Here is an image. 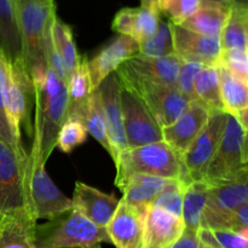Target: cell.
I'll use <instances>...</instances> for the list:
<instances>
[{
  "instance_id": "29",
  "label": "cell",
  "mask_w": 248,
  "mask_h": 248,
  "mask_svg": "<svg viewBox=\"0 0 248 248\" xmlns=\"http://www.w3.org/2000/svg\"><path fill=\"white\" fill-rule=\"evenodd\" d=\"M51 39H52L53 47L61 56L65 68H67L68 74L70 75V73L75 69L79 63L81 56L78 53L72 28L63 21H61L57 15L51 24Z\"/></svg>"
},
{
  "instance_id": "42",
  "label": "cell",
  "mask_w": 248,
  "mask_h": 248,
  "mask_svg": "<svg viewBox=\"0 0 248 248\" xmlns=\"http://www.w3.org/2000/svg\"><path fill=\"white\" fill-rule=\"evenodd\" d=\"M200 244L201 240L199 232L184 228L182 235L172 245L171 248H199L200 247Z\"/></svg>"
},
{
  "instance_id": "28",
  "label": "cell",
  "mask_w": 248,
  "mask_h": 248,
  "mask_svg": "<svg viewBox=\"0 0 248 248\" xmlns=\"http://www.w3.org/2000/svg\"><path fill=\"white\" fill-rule=\"evenodd\" d=\"M82 123H84L87 133L91 135L108 152V154L113 159L114 152L113 148H111L110 140H109L108 132H107L106 119H104L103 109H102L101 99H99V94L97 90H93L89 102H87Z\"/></svg>"
},
{
  "instance_id": "38",
  "label": "cell",
  "mask_w": 248,
  "mask_h": 248,
  "mask_svg": "<svg viewBox=\"0 0 248 248\" xmlns=\"http://www.w3.org/2000/svg\"><path fill=\"white\" fill-rule=\"evenodd\" d=\"M205 67L206 65L200 64V63L186 62V61L182 62L176 87L190 102L196 99L195 90H194L195 89V82Z\"/></svg>"
},
{
  "instance_id": "48",
  "label": "cell",
  "mask_w": 248,
  "mask_h": 248,
  "mask_svg": "<svg viewBox=\"0 0 248 248\" xmlns=\"http://www.w3.org/2000/svg\"><path fill=\"white\" fill-rule=\"evenodd\" d=\"M199 248H216V247L208 246V245H205V244H202V242H201V244H200V247H199Z\"/></svg>"
},
{
  "instance_id": "10",
  "label": "cell",
  "mask_w": 248,
  "mask_h": 248,
  "mask_svg": "<svg viewBox=\"0 0 248 248\" xmlns=\"http://www.w3.org/2000/svg\"><path fill=\"white\" fill-rule=\"evenodd\" d=\"M228 113L211 110L205 127L182 156L186 173L190 182L202 181L208 164L215 156L225 130Z\"/></svg>"
},
{
  "instance_id": "50",
  "label": "cell",
  "mask_w": 248,
  "mask_h": 248,
  "mask_svg": "<svg viewBox=\"0 0 248 248\" xmlns=\"http://www.w3.org/2000/svg\"><path fill=\"white\" fill-rule=\"evenodd\" d=\"M1 217H2V216H0V219H1Z\"/></svg>"
},
{
  "instance_id": "2",
  "label": "cell",
  "mask_w": 248,
  "mask_h": 248,
  "mask_svg": "<svg viewBox=\"0 0 248 248\" xmlns=\"http://www.w3.org/2000/svg\"><path fill=\"white\" fill-rule=\"evenodd\" d=\"M36 248H98L111 244L106 228L93 224L74 208L34 230Z\"/></svg>"
},
{
  "instance_id": "27",
  "label": "cell",
  "mask_w": 248,
  "mask_h": 248,
  "mask_svg": "<svg viewBox=\"0 0 248 248\" xmlns=\"http://www.w3.org/2000/svg\"><path fill=\"white\" fill-rule=\"evenodd\" d=\"M248 10L232 6L222 34V50H247Z\"/></svg>"
},
{
  "instance_id": "24",
  "label": "cell",
  "mask_w": 248,
  "mask_h": 248,
  "mask_svg": "<svg viewBox=\"0 0 248 248\" xmlns=\"http://www.w3.org/2000/svg\"><path fill=\"white\" fill-rule=\"evenodd\" d=\"M0 50L11 63L23 61L15 0H0Z\"/></svg>"
},
{
  "instance_id": "41",
  "label": "cell",
  "mask_w": 248,
  "mask_h": 248,
  "mask_svg": "<svg viewBox=\"0 0 248 248\" xmlns=\"http://www.w3.org/2000/svg\"><path fill=\"white\" fill-rule=\"evenodd\" d=\"M248 229V203L242 206L239 210L235 211L229 219L227 220L224 225V229L222 230H232V232H236L239 229Z\"/></svg>"
},
{
  "instance_id": "16",
  "label": "cell",
  "mask_w": 248,
  "mask_h": 248,
  "mask_svg": "<svg viewBox=\"0 0 248 248\" xmlns=\"http://www.w3.org/2000/svg\"><path fill=\"white\" fill-rule=\"evenodd\" d=\"M148 210L133 207L120 201L107 232L115 248H143L144 222Z\"/></svg>"
},
{
  "instance_id": "52",
  "label": "cell",
  "mask_w": 248,
  "mask_h": 248,
  "mask_svg": "<svg viewBox=\"0 0 248 248\" xmlns=\"http://www.w3.org/2000/svg\"><path fill=\"white\" fill-rule=\"evenodd\" d=\"M247 84H248V81H247Z\"/></svg>"
},
{
  "instance_id": "14",
  "label": "cell",
  "mask_w": 248,
  "mask_h": 248,
  "mask_svg": "<svg viewBox=\"0 0 248 248\" xmlns=\"http://www.w3.org/2000/svg\"><path fill=\"white\" fill-rule=\"evenodd\" d=\"M211 110L199 99L191 101L188 108L172 125L162 128V138L179 156H183L191 143L205 127Z\"/></svg>"
},
{
  "instance_id": "22",
  "label": "cell",
  "mask_w": 248,
  "mask_h": 248,
  "mask_svg": "<svg viewBox=\"0 0 248 248\" xmlns=\"http://www.w3.org/2000/svg\"><path fill=\"white\" fill-rule=\"evenodd\" d=\"M67 91L68 108L65 116L67 119H78L82 121L87 102L93 92L87 68V58L84 56H81L75 69L70 73L67 82Z\"/></svg>"
},
{
  "instance_id": "1",
  "label": "cell",
  "mask_w": 248,
  "mask_h": 248,
  "mask_svg": "<svg viewBox=\"0 0 248 248\" xmlns=\"http://www.w3.org/2000/svg\"><path fill=\"white\" fill-rule=\"evenodd\" d=\"M115 166L118 188L135 174L178 179L186 186L191 183L182 164V157L164 140L126 149L119 155Z\"/></svg>"
},
{
  "instance_id": "23",
  "label": "cell",
  "mask_w": 248,
  "mask_h": 248,
  "mask_svg": "<svg viewBox=\"0 0 248 248\" xmlns=\"http://www.w3.org/2000/svg\"><path fill=\"white\" fill-rule=\"evenodd\" d=\"M230 9L232 6L218 2L202 1L200 9L179 26L201 35L220 38L223 28L229 17Z\"/></svg>"
},
{
  "instance_id": "47",
  "label": "cell",
  "mask_w": 248,
  "mask_h": 248,
  "mask_svg": "<svg viewBox=\"0 0 248 248\" xmlns=\"http://www.w3.org/2000/svg\"><path fill=\"white\" fill-rule=\"evenodd\" d=\"M140 2H142V5H148V6H153V5L157 6L156 0H140Z\"/></svg>"
},
{
  "instance_id": "18",
  "label": "cell",
  "mask_w": 248,
  "mask_h": 248,
  "mask_svg": "<svg viewBox=\"0 0 248 248\" xmlns=\"http://www.w3.org/2000/svg\"><path fill=\"white\" fill-rule=\"evenodd\" d=\"M183 230L182 218L150 206L145 216L143 248H171Z\"/></svg>"
},
{
  "instance_id": "7",
  "label": "cell",
  "mask_w": 248,
  "mask_h": 248,
  "mask_svg": "<svg viewBox=\"0 0 248 248\" xmlns=\"http://www.w3.org/2000/svg\"><path fill=\"white\" fill-rule=\"evenodd\" d=\"M34 87L23 61L11 63L6 58L4 68V97L7 120L15 138L22 143L21 127L31 133V97Z\"/></svg>"
},
{
  "instance_id": "12",
  "label": "cell",
  "mask_w": 248,
  "mask_h": 248,
  "mask_svg": "<svg viewBox=\"0 0 248 248\" xmlns=\"http://www.w3.org/2000/svg\"><path fill=\"white\" fill-rule=\"evenodd\" d=\"M140 53V44L126 35H118L102 46L91 60H87L92 89L96 90L101 82L116 72L119 67L133 56Z\"/></svg>"
},
{
  "instance_id": "17",
  "label": "cell",
  "mask_w": 248,
  "mask_h": 248,
  "mask_svg": "<svg viewBox=\"0 0 248 248\" xmlns=\"http://www.w3.org/2000/svg\"><path fill=\"white\" fill-rule=\"evenodd\" d=\"M72 201L75 211L101 228H107L120 203L114 195L102 193L81 182L75 183Z\"/></svg>"
},
{
  "instance_id": "9",
  "label": "cell",
  "mask_w": 248,
  "mask_h": 248,
  "mask_svg": "<svg viewBox=\"0 0 248 248\" xmlns=\"http://www.w3.org/2000/svg\"><path fill=\"white\" fill-rule=\"evenodd\" d=\"M245 130L236 116L228 114L225 130L215 156L208 164L202 181L210 186L236 178L246 165L242 162V140Z\"/></svg>"
},
{
  "instance_id": "6",
  "label": "cell",
  "mask_w": 248,
  "mask_h": 248,
  "mask_svg": "<svg viewBox=\"0 0 248 248\" xmlns=\"http://www.w3.org/2000/svg\"><path fill=\"white\" fill-rule=\"evenodd\" d=\"M27 159L28 155L22 156L0 140V216L33 215L27 184Z\"/></svg>"
},
{
  "instance_id": "40",
  "label": "cell",
  "mask_w": 248,
  "mask_h": 248,
  "mask_svg": "<svg viewBox=\"0 0 248 248\" xmlns=\"http://www.w3.org/2000/svg\"><path fill=\"white\" fill-rule=\"evenodd\" d=\"M133 22H135V7H124L114 16L111 28L119 35H126L132 38Z\"/></svg>"
},
{
  "instance_id": "32",
  "label": "cell",
  "mask_w": 248,
  "mask_h": 248,
  "mask_svg": "<svg viewBox=\"0 0 248 248\" xmlns=\"http://www.w3.org/2000/svg\"><path fill=\"white\" fill-rule=\"evenodd\" d=\"M161 22L159 7L156 5L148 6L140 5L135 7V22H133V36L138 44L150 39L157 31Z\"/></svg>"
},
{
  "instance_id": "11",
  "label": "cell",
  "mask_w": 248,
  "mask_h": 248,
  "mask_svg": "<svg viewBox=\"0 0 248 248\" xmlns=\"http://www.w3.org/2000/svg\"><path fill=\"white\" fill-rule=\"evenodd\" d=\"M120 103L128 149L164 140L162 128L149 109L137 94L123 85H120Z\"/></svg>"
},
{
  "instance_id": "43",
  "label": "cell",
  "mask_w": 248,
  "mask_h": 248,
  "mask_svg": "<svg viewBox=\"0 0 248 248\" xmlns=\"http://www.w3.org/2000/svg\"><path fill=\"white\" fill-rule=\"evenodd\" d=\"M242 162L248 164V130H245L244 140H242Z\"/></svg>"
},
{
  "instance_id": "15",
  "label": "cell",
  "mask_w": 248,
  "mask_h": 248,
  "mask_svg": "<svg viewBox=\"0 0 248 248\" xmlns=\"http://www.w3.org/2000/svg\"><path fill=\"white\" fill-rule=\"evenodd\" d=\"M171 28L174 55L178 56L182 61L200 63L206 67L219 65L222 53L220 38L201 35L184 27L172 23Z\"/></svg>"
},
{
  "instance_id": "26",
  "label": "cell",
  "mask_w": 248,
  "mask_h": 248,
  "mask_svg": "<svg viewBox=\"0 0 248 248\" xmlns=\"http://www.w3.org/2000/svg\"><path fill=\"white\" fill-rule=\"evenodd\" d=\"M219 73L220 97L224 110L230 115L236 116L244 109L248 108V84L241 78L232 74L223 65H218Z\"/></svg>"
},
{
  "instance_id": "8",
  "label": "cell",
  "mask_w": 248,
  "mask_h": 248,
  "mask_svg": "<svg viewBox=\"0 0 248 248\" xmlns=\"http://www.w3.org/2000/svg\"><path fill=\"white\" fill-rule=\"evenodd\" d=\"M248 203V164L236 178L210 186L202 229L222 230L230 216Z\"/></svg>"
},
{
  "instance_id": "49",
  "label": "cell",
  "mask_w": 248,
  "mask_h": 248,
  "mask_svg": "<svg viewBox=\"0 0 248 248\" xmlns=\"http://www.w3.org/2000/svg\"><path fill=\"white\" fill-rule=\"evenodd\" d=\"M247 51H248V39H247Z\"/></svg>"
},
{
  "instance_id": "30",
  "label": "cell",
  "mask_w": 248,
  "mask_h": 248,
  "mask_svg": "<svg viewBox=\"0 0 248 248\" xmlns=\"http://www.w3.org/2000/svg\"><path fill=\"white\" fill-rule=\"evenodd\" d=\"M196 99L202 102L210 110H224L220 97L219 73L218 65L205 67L195 82ZM225 111V110H224Z\"/></svg>"
},
{
  "instance_id": "4",
  "label": "cell",
  "mask_w": 248,
  "mask_h": 248,
  "mask_svg": "<svg viewBox=\"0 0 248 248\" xmlns=\"http://www.w3.org/2000/svg\"><path fill=\"white\" fill-rule=\"evenodd\" d=\"M115 74L120 85L131 90L145 104L161 128L172 125L190 103L176 86L142 79L121 67Z\"/></svg>"
},
{
  "instance_id": "35",
  "label": "cell",
  "mask_w": 248,
  "mask_h": 248,
  "mask_svg": "<svg viewBox=\"0 0 248 248\" xmlns=\"http://www.w3.org/2000/svg\"><path fill=\"white\" fill-rule=\"evenodd\" d=\"M5 61L6 57L0 50V140L9 145L10 148L18 153L22 156L28 155L24 150V147L22 143L15 138L14 133H12L11 127H10L9 120L6 116V110H5V97H4V68H5Z\"/></svg>"
},
{
  "instance_id": "5",
  "label": "cell",
  "mask_w": 248,
  "mask_h": 248,
  "mask_svg": "<svg viewBox=\"0 0 248 248\" xmlns=\"http://www.w3.org/2000/svg\"><path fill=\"white\" fill-rule=\"evenodd\" d=\"M27 184L29 201L36 220L55 219L73 210V201L51 181L35 148H31L27 159Z\"/></svg>"
},
{
  "instance_id": "31",
  "label": "cell",
  "mask_w": 248,
  "mask_h": 248,
  "mask_svg": "<svg viewBox=\"0 0 248 248\" xmlns=\"http://www.w3.org/2000/svg\"><path fill=\"white\" fill-rule=\"evenodd\" d=\"M140 55L153 58L174 55L173 36L171 23L169 21L161 19L155 35L140 43Z\"/></svg>"
},
{
  "instance_id": "33",
  "label": "cell",
  "mask_w": 248,
  "mask_h": 248,
  "mask_svg": "<svg viewBox=\"0 0 248 248\" xmlns=\"http://www.w3.org/2000/svg\"><path fill=\"white\" fill-rule=\"evenodd\" d=\"M160 14H164L172 24L183 23L201 6L202 0H156Z\"/></svg>"
},
{
  "instance_id": "20",
  "label": "cell",
  "mask_w": 248,
  "mask_h": 248,
  "mask_svg": "<svg viewBox=\"0 0 248 248\" xmlns=\"http://www.w3.org/2000/svg\"><path fill=\"white\" fill-rule=\"evenodd\" d=\"M178 179H167L160 177L135 174L126 179L119 189L123 193L121 201L140 210H148L155 199Z\"/></svg>"
},
{
  "instance_id": "21",
  "label": "cell",
  "mask_w": 248,
  "mask_h": 248,
  "mask_svg": "<svg viewBox=\"0 0 248 248\" xmlns=\"http://www.w3.org/2000/svg\"><path fill=\"white\" fill-rule=\"evenodd\" d=\"M36 219L28 212L2 216L0 219V248H36Z\"/></svg>"
},
{
  "instance_id": "39",
  "label": "cell",
  "mask_w": 248,
  "mask_h": 248,
  "mask_svg": "<svg viewBox=\"0 0 248 248\" xmlns=\"http://www.w3.org/2000/svg\"><path fill=\"white\" fill-rule=\"evenodd\" d=\"M219 64L229 69L232 74L248 81V51L222 50Z\"/></svg>"
},
{
  "instance_id": "25",
  "label": "cell",
  "mask_w": 248,
  "mask_h": 248,
  "mask_svg": "<svg viewBox=\"0 0 248 248\" xmlns=\"http://www.w3.org/2000/svg\"><path fill=\"white\" fill-rule=\"evenodd\" d=\"M210 184L205 181H194L184 188L182 220L184 228L200 232L202 229L203 212L207 203Z\"/></svg>"
},
{
  "instance_id": "37",
  "label": "cell",
  "mask_w": 248,
  "mask_h": 248,
  "mask_svg": "<svg viewBox=\"0 0 248 248\" xmlns=\"http://www.w3.org/2000/svg\"><path fill=\"white\" fill-rule=\"evenodd\" d=\"M186 184L181 181H176L171 186H167L159 196L152 203L153 207L161 208L166 212L171 213L172 216L182 218V211H183V198L184 188Z\"/></svg>"
},
{
  "instance_id": "44",
  "label": "cell",
  "mask_w": 248,
  "mask_h": 248,
  "mask_svg": "<svg viewBox=\"0 0 248 248\" xmlns=\"http://www.w3.org/2000/svg\"><path fill=\"white\" fill-rule=\"evenodd\" d=\"M236 119L244 130H248V108L240 111L236 115Z\"/></svg>"
},
{
  "instance_id": "36",
  "label": "cell",
  "mask_w": 248,
  "mask_h": 248,
  "mask_svg": "<svg viewBox=\"0 0 248 248\" xmlns=\"http://www.w3.org/2000/svg\"><path fill=\"white\" fill-rule=\"evenodd\" d=\"M199 235L202 244L216 248H248V240L232 230L201 229Z\"/></svg>"
},
{
  "instance_id": "34",
  "label": "cell",
  "mask_w": 248,
  "mask_h": 248,
  "mask_svg": "<svg viewBox=\"0 0 248 248\" xmlns=\"http://www.w3.org/2000/svg\"><path fill=\"white\" fill-rule=\"evenodd\" d=\"M87 135L89 133H87L82 121L78 120V119H67L58 133L56 147L61 152L68 154L78 145L82 144L86 140Z\"/></svg>"
},
{
  "instance_id": "3",
  "label": "cell",
  "mask_w": 248,
  "mask_h": 248,
  "mask_svg": "<svg viewBox=\"0 0 248 248\" xmlns=\"http://www.w3.org/2000/svg\"><path fill=\"white\" fill-rule=\"evenodd\" d=\"M27 72L47 64L45 46L56 16L55 0H15Z\"/></svg>"
},
{
  "instance_id": "13",
  "label": "cell",
  "mask_w": 248,
  "mask_h": 248,
  "mask_svg": "<svg viewBox=\"0 0 248 248\" xmlns=\"http://www.w3.org/2000/svg\"><path fill=\"white\" fill-rule=\"evenodd\" d=\"M96 90L101 99L107 132L114 152L113 161L116 164L119 155L128 149L120 103V82L116 74L113 73L107 77Z\"/></svg>"
},
{
  "instance_id": "51",
  "label": "cell",
  "mask_w": 248,
  "mask_h": 248,
  "mask_svg": "<svg viewBox=\"0 0 248 248\" xmlns=\"http://www.w3.org/2000/svg\"><path fill=\"white\" fill-rule=\"evenodd\" d=\"M98 248H102V247H98Z\"/></svg>"
},
{
  "instance_id": "46",
  "label": "cell",
  "mask_w": 248,
  "mask_h": 248,
  "mask_svg": "<svg viewBox=\"0 0 248 248\" xmlns=\"http://www.w3.org/2000/svg\"><path fill=\"white\" fill-rule=\"evenodd\" d=\"M202 1H211V2H218V4L227 5V6H232V0H202Z\"/></svg>"
},
{
  "instance_id": "19",
  "label": "cell",
  "mask_w": 248,
  "mask_h": 248,
  "mask_svg": "<svg viewBox=\"0 0 248 248\" xmlns=\"http://www.w3.org/2000/svg\"><path fill=\"white\" fill-rule=\"evenodd\" d=\"M182 62L183 61L177 55L153 58L138 53L123 63L120 67L142 79L169 86H176Z\"/></svg>"
},
{
  "instance_id": "45",
  "label": "cell",
  "mask_w": 248,
  "mask_h": 248,
  "mask_svg": "<svg viewBox=\"0 0 248 248\" xmlns=\"http://www.w3.org/2000/svg\"><path fill=\"white\" fill-rule=\"evenodd\" d=\"M232 6L248 10V0H232Z\"/></svg>"
}]
</instances>
